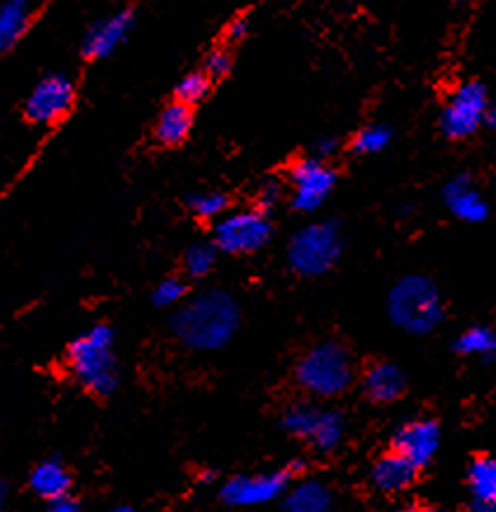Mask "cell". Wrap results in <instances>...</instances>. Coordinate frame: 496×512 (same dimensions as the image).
<instances>
[{
    "label": "cell",
    "mask_w": 496,
    "mask_h": 512,
    "mask_svg": "<svg viewBox=\"0 0 496 512\" xmlns=\"http://www.w3.org/2000/svg\"><path fill=\"white\" fill-rule=\"evenodd\" d=\"M240 313L238 301L224 289H207L184 301L170 318V329L177 341L198 353H214L226 348L238 334Z\"/></svg>",
    "instance_id": "6da1fadb"
},
{
    "label": "cell",
    "mask_w": 496,
    "mask_h": 512,
    "mask_svg": "<svg viewBox=\"0 0 496 512\" xmlns=\"http://www.w3.org/2000/svg\"><path fill=\"white\" fill-rule=\"evenodd\" d=\"M66 365L87 393L109 397L120 386L116 334L109 325H92L78 334L66 350Z\"/></svg>",
    "instance_id": "7a4b0ae2"
},
{
    "label": "cell",
    "mask_w": 496,
    "mask_h": 512,
    "mask_svg": "<svg viewBox=\"0 0 496 512\" xmlns=\"http://www.w3.org/2000/svg\"><path fill=\"white\" fill-rule=\"evenodd\" d=\"M388 320L410 336H428L445 320V301L440 287L419 273L395 280L386 299Z\"/></svg>",
    "instance_id": "3957f363"
},
{
    "label": "cell",
    "mask_w": 496,
    "mask_h": 512,
    "mask_svg": "<svg viewBox=\"0 0 496 512\" xmlns=\"http://www.w3.org/2000/svg\"><path fill=\"white\" fill-rule=\"evenodd\" d=\"M294 381L306 395L334 400L355 381V365L348 348L339 341H323L301 355L294 367Z\"/></svg>",
    "instance_id": "277c9868"
},
{
    "label": "cell",
    "mask_w": 496,
    "mask_h": 512,
    "mask_svg": "<svg viewBox=\"0 0 496 512\" xmlns=\"http://www.w3.org/2000/svg\"><path fill=\"white\" fill-rule=\"evenodd\" d=\"M344 252L337 221H313L299 228L287 245V266L301 278H320L330 273Z\"/></svg>",
    "instance_id": "5b68a950"
},
{
    "label": "cell",
    "mask_w": 496,
    "mask_h": 512,
    "mask_svg": "<svg viewBox=\"0 0 496 512\" xmlns=\"http://www.w3.org/2000/svg\"><path fill=\"white\" fill-rule=\"evenodd\" d=\"M280 428L294 440L311 444L320 454H330L344 442L346 419L337 409H323L315 404H292L280 416Z\"/></svg>",
    "instance_id": "8992f818"
},
{
    "label": "cell",
    "mask_w": 496,
    "mask_h": 512,
    "mask_svg": "<svg viewBox=\"0 0 496 512\" xmlns=\"http://www.w3.org/2000/svg\"><path fill=\"white\" fill-rule=\"evenodd\" d=\"M273 235V226L268 214L252 210L226 212L214 224V247L224 254H254L268 245Z\"/></svg>",
    "instance_id": "52a82bcc"
},
{
    "label": "cell",
    "mask_w": 496,
    "mask_h": 512,
    "mask_svg": "<svg viewBox=\"0 0 496 512\" xmlns=\"http://www.w3.org/2000/svg\"><path fill=\"white\" fill-rule=\"evenodd\" d=\"M489 109L487 87L478 80H468L454 87L445 106L440 111V130L447 139L461 141L473 137L475 132L485 125V116Z\"/></svg>",
    "instance_id": "ba28073f"
},
{
    "label": "cell",
    "mask_w": 496,
    "mask_h": 512,
    "mask_svg": "<svg viewBox=\"0 0 496 512\" xmlns=\"http://www.w3.org/2000/svg\"><path fill=\"white\" fill-rule=\"evenodd\" d=\"M337 186V170L313 156L297 160L290 167V205L301 214L318 212Z\"/></svg>",
    "instance_id": "9c48e42d"
},
{
    "label": "cell",
    "mask_w": 496,
    "mask_h": 512,
    "mask_svg": "<svg viewBox=\"0 0 496 512\" xmlns=\"http://www.w3.org/2000/svg\"><path fill=\"white\" fill-rule=\"evenodd\" d=\"M294 475L290 468L271 470V473L233 475L221 484L219 498L231 508H259L273 501H280L285 491L292 487Z\"/></svg>",
    "instance_id": "30bf717a"
},
{
    "label": "cell",
    "mask_w": 496,
    "mask_h": 512,
    "mask_svg": "<svg viewBox=\"0 0 496 512\" xmlns=\"http://www.w3.org/2000/svg\"><path fill=\"white\" fill-rule=\"evenodd\" d=\"M76 101V85L64 73H50L38 80L24 104L26 118L33 125H55L69 116Z\"/></svg>",
    "instance_id": "8fae6325"
},
{
    "label": "cell",
    "mask_w": 496,
    "mask_h": 512,
    "mask_svg": "<svg viewBox=\"0 0 496 512\" xmlns=\"http://www.w3.org/2000/svg\"><path fill=\"white\" fill-rule=\"evenodd\" d=\"M442 442L440 423L431 416H414V419L400 423L391 435V449L405 456L419 470H424L435 461Z\"/></svg>",
    "instance_id": "7c38bea8"
},
{
    "label": "cell",
    "mask_w": 496,
    "mask_h": 512,
    "mask_svg": "<svg viewBox=\"0 0 496 512\" xmlns=\"http://www.w3.org/2000/svg\"><path fill=\"white\" fill-rule=\"evenodd\" d=\"M442 202L447 212L464 224H482L489 217V202L468 174H457L447 181L442 188Z\"/></svg>",
    "instance_id": "4fadbf2b"
},
{
    "label": "cell",
    "mask_w": 496,
    "mask_h": 512,
    "mask_svg": "<svg viewBox=\"0 0 496 512\" xmlns=\"http://www.w3.org/2000/svg\"><path fill=\"white\" fill-rule=\"evenodd\" d=\"M134 26L132 10L116 12V15L99 19L97 24L90 26V31L83 38V57L85 59H106L125 43Z\"/></svg>",
    "instance_id": "5bb4252c"
},
{
    "label": "cell",
    "mask_w": 496,
    "mask_h": 512,
    "mask_svg": "<svg viewBox=\"0 0 496 512\" xmlns=\"http://www.w3.org/2000/svg\"><path fill=\"white\" fill-rule=\"evenodd\" d=\"M421 470L414 463L400 456L398 451L388 449L384 454L377 456V461L370 468V484L379 494L384 496H398L405 494L417 484Z\"/></svg>",
    "instance_id": "9a60e30c"
},
{
    "label": "cell",
    "mask_w": 496,
    "mask_h": 512,
    "mask_svg": "<svg viewBox=\"0 0 496 512\" xmlns=\"http://www.w3.org/2000/svg\"><path fill=\"white\" fill-rule=\"evenodd\" d=\"M407 390V376L395 362L377 360L360 376V393L372 404L398 402Z\"/></svg>",
    "instance_id": "2e32d148"
},
{
    "label": "cell",
    "mask_w": 496,
    "mask_h": 512,
    "mask_svg": "<svg viewBox=\"0 0 496 512\" xmlns=\"http://www.w3.org/2000/svg\"><path fill=\"white\" fill-rule=\"evenodd\" d=\"M29 487L38 498L50 503L71 494L73 477L69 473V468H66L59 458H48V461H40L38 466L31 470Z\"/></svg>",
    "instance_id": "e0dca14e"
},
{
    "label": "cell",
    "mask_w": 496,
    "mask_h": 512,
    "mask_svg": "<svg viewBox=\"0 0 496 512\" xmlns=\"http://www.w3.org/2000/svg\"><path fill=\"white\" fill-rule=\"evenodd\" d=\"M285 512H332L334 494L325 482L304 480L292 484L283 496Z\"/></svg>",
    "instance_id": "ac0fdd59"
},
{
    "label": "cell",
    "mask_w": 496,
    "mask_h": 512,
    "mask_svg": "<svg viewBox=\"0 0 496 512\" xmlns=\"http://www.w3.org/2000/svg\"><path fill=\"white\" fill-rule=\"evenodd\" d=\"M193 130V111L182 101H172L167 109L160 113L156 123V139L163 146H182Z\"/></svg>",
    "instance_id": "d6986e66"
},
{
    "label": "cell",
    "mask_w": 496,
    "mask_h": 512,
    "mask_svg": "<svg viewBox=\"0 0 496 512\" xmlns=\"http://www.w3.org/2000/svg\"><path fill=\"white\" fill-rule=\"evenodd\" d=\"M31 0H3L0 3V55L12 50L29 29Z\"/></svg>",
    "instance_id": "ffe728a7"
},
{
    "label": "cell",
    "mask_w": 496,
    "mask_h": 512,
    "mask_svg": "<svg viewBox=\"0 0 496 512\" xmlns=\"http://www.w3.org/2000/svg\"><path fill=\"white\" fill-rule=\"evenodd\" d=\"M466 484L473 501L496 503V456H473L466 468Z\"/></svg>",
    "instance_id": "44dd1931"
},
{
    "label": "cell",
    "mask_w": 496,
    "mask_h": 512,
    "mask_svg": "<svg viewBox=\"0 0 496 512\" xmlns=\"http://www.w3.org/2000/svg\"><path fill=\"white\" fill-rule=\"evenodd\" d=\"M454 353L461 357H478V360H496V329L489 325L466 327L454 339Z\"/></svg>",
    "instance_id": "7402d4cb"
},
{
    "label": "cell",
    "mask_w": 496,
    "mask_h": 512,
    "mask_svg": "<svg viewBox=\"0 0 496 512\" xmlns=\"http://www.w3.org/2000/svg\"><path fill=\"white\" fill-rule=\"evenodd\" d=\"M186 205L193 217L203 219V221H219L229 212V195L219 193V191H207V193H193L186 198Z\"/></svg>",
    "instance_id": "603a6c76"
},
{
    "label": "cell",
    "mask_w": 496,
    "mask_h": 512,
    "mask_svg": "<svg viewBox=\"0 0 496 512\" xmlns=\"http://www.w3.org/2000/svg\"><path fill=\"white\" fill-rule=\"evenodd\" d=\"M393 139V130L388 125H365L363 130L355 132L351 141V151L358 156H377L386 151Z\"/></svg>",
    "instance_id": "cb8c5ba5"
},
{
    "label": "cell",
    "mask_w": 496,
    "mask_h": 512,
    "mask_svg": "<svg viewBox=\"0 0 496 512\" xmlns=\"http://www.w3.org/2000/svg\"><path fill=\"white\" fill-rule=\"evenodd\" d=\"M217 252L214 242H193L184 254V271L189 278H207L217 264Z\"/></svg>",
    "instance_id": "d4e9b609"
},
{
    "label": "cell",
    "mask_w": 496,
    "mask_h": 512,
    "mask_svg": "<svg viewBox=\"0 0 496 512\" xmlns=\"http://www.w3.org/2000/svg\"><path fill=\"white\" fill-rule=\"evenodd\" d=\"M210 85H212V80L207 78L203 71L186 73V76L177 83V87H174V101H182V104L191 106L193 109V106L200 104V101L207 97Z\"/></svg>",
    "instance_id": "484cf974"
},
{
    "label": "cell",
    "mask_w": 496,
    "mask_h": 512,
    "mask_svg": "<svg viewBox=\"0 0 496 512\" xmlns=\"http://www.w3.org/2000/svg\"><path fill=\"white\" fill-rule=\"evenodd\" d=\"M153 303L158 308H172V306H182L186 299V282L182 278H165L160 280L156 289L151 294Z\"/></svg>",
    "instance_id": "4316f807"
},
{
    "label": "cell",
    "mask_w": 496,
    "mask_h": 512,
    "mask_svg": "<svg viewBox=\"0 0 496 512\" xmlns=\"http://www.w3.org/2000/svg\"><path fill=\"white\" fill-rule=\"evenodd\" d=\"M283 195H285V191H283V184H280V181H276V179L264 181V184L257 188V195H254V200H257V210L264 214L273 212L280 202H283Z\"/></svg>",
    "instance_id": "83f0119b"
},
{
    "label": "cell",
    "mask_w": 496,
    "mask_h": 512,
    "mask_svg": "<svg viewBox=\"0 0 496 512\" xmlns=\"http://www.w3.org/2000/svg\"><path fill=\"white\" fill-rule=\"evenodd\" d=\"M231 66H233L231 52L224 50V47H217V50L207 52V57L203 62V73L210 80H219L231 71Z\"/></svg>",
    "instance_id": "f1b7e54d"
},
{
    "label": "cell",
    "mask_w": 496,
    "mask_h": 512,
    "mask_svg": "<svg viewBox=\"0 0 496 512\" xmlns=\"http://www.w3.org/2000/svg\"><path fill=\"white\" fill-rule=\"evenodd\" d=\"M337 151H339V139L334 137H320L311 144V156L318 160H330Z\"/></svg>",
    "instance_id": "f546056e"
},
{
    "label": "cell",
    "mask_w": 496,
    "mask_h": 512,
    "mask_svg": "<svg viewBox=\"0 0 496 512\" xmlns=\"http://www.w3.org/2000/svg\"><path fill=\"white\" fill-rule=\"evenodd\" d=\"M247 33H250V22H247L245 17H238V19H233V22L226 26V40H229V43H240V40H243Z\"/></svg>",
    "instance_id": "4dcf8cb0"
},
{
    "label": "cell",
    "mask_w": 496,
    "mask_h": 512,
    "mask_svg": "<svg viewBox=\"0 0 496 512\" xmlns=\"http://www.w3.org/2000/svg\"><path fill=\"white\" fill-rule=\"evenodd\" d=\"M45 512H80V508L71 496H66V498H57V501H50Z\"/></svg>",
    "instance_id": "1f68e13d"
},
{
    "label": "cell",
    "mask_w": 496,
    "mask_h": 512,
    "mask_svg": "<svg viewBox=\"0 0 496 512\" xmlns=\"http://www.w3.org/2000/svg\"><path fill=\"white\" fill-rule=\"evenodd\" d=\"M468 512H496V503L471 501V505H468Z\"/></svg>",
    "instance_id": "d6a6232c"
},
{
    "label": "cell",
    "mask_w": 496,
    "mask_h": 512,
    "mask_svg": "<svg viewBox=\"0 0 496 512\" xmlns=\"http://www.w3.org/2000/svg\"><path fill=\"white\" fill-rule=\"evenodd\" d=\"M405 512H445V510L438 508V505H433V503H414Z\"/></svg>",
    "instance_id": "836d02e7"
},
{
    "label": "cell",
    "mask_w": 496,
    "mask_h": 512,
    "mask_svg": "<svg viewBox=\"0 0 496 512\" xmlns=\"http://www.w3.org/2000/svg\"><path fill=\"white\" fill-rule=\"evenodd\" d=\"M485 125L489 130H496V101H489V109H487V116H485Z\"/></svg>",
    "instance_id": "e575fe53"
},
{
    "label": "cell",
    "mask_w": 496,
    "mask_h": 512,
    "mask_svg": "<svg viewBox=\"0 0 496 512\" xmlns=\"http://www.w3.org/2000/svg\"><path fill=\"white\" fill-rule=\"evenodd\" d=\"M8 496H10V487H8V482L3 480V477H0V510L5 508V503H8Z\"/></svg>",
    "instance_id": "d590c367"
},
{
    "label": "cell",
    "mask_w": 496,
    "mask_h": 512,
    "mask_svg": "<svg viewBox=\"0 0 496 512\" xmlns=\"http://www.w3.org/2000/svg\"><path fill=\"white\" fill-rule=\"evenodd\" d=\"M111 512H137L132 508V505H118V508H113Z\"/></svg>",
    "instance_id": "8d00e7d4"
},
{
    "label": "cell",
    "mask_w": 496,
    "mask_h": 512,
    "mask_svg": "<svg viewBox=\"0 0 496 512\" xmlns=\"http://www.w3.org/2000/svg\"><path fill=\"white\" fill-rule=\"evenodd\" d=\"M464 3H468V0H464Z\"/></svg>",
    "instance_id": "74e56055"
}]
</instances>
